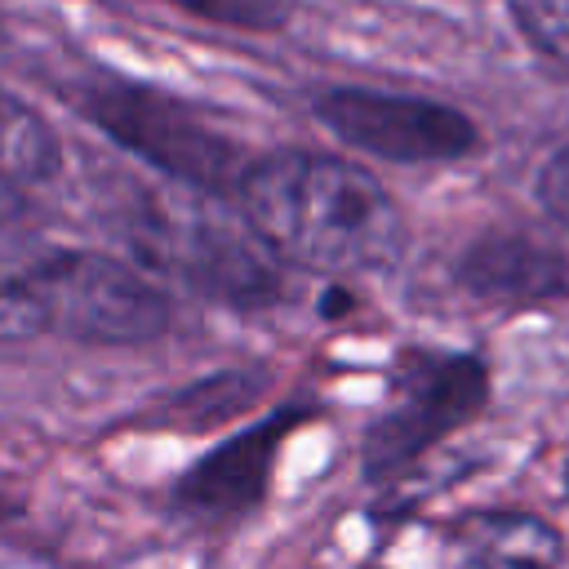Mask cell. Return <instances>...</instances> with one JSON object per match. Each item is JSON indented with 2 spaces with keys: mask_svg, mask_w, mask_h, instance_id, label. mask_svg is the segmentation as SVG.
<instances>
[{
  "mask_svg": "<svg viewBox=\"0 0 569 569\" xmlns=\"http://www.w3.org/2000/svg\"><path fill=\"white\" fill-rule=\"evenodd\" d=\"M236 196L271 253L325 276L382 271L405 249L400 204L351 160L280 151L244 164Z\"/></svg>",
  "mask_w": 569,
  "mask_h": 569,
  "instance_id": "cell-1",
  "label": "cell"
},
{
  "mask_svg": "<svg viewBox=\"0 0 569 569\" xmlns=\"http://www.w3.org/2000/svg\"><path fill=\"white\" fill-rule=\"evenodd\" d=\"M27 284L40 307L44 333L76 342L133 347L169 325L164 293L133 267L89 249L27 253Z\"/></svg>",
  "mask_w": 569,
  "mask_h": 569,
  "instance_id": "cell-2",
  "label": "cell"
},
{
  "mask_svg": "<svg viewBox=\"0 0 569 569\" xmlns=\"http://www.w3.org/2000/svg\"><path fill=\"white\" fill-rule=\"evenodd\" d=\"M84 116L107 138H116L124 151L156 164L173 182H187L200 191H222V187H236L244 173L240 147L227 133H218L196 107H187L160 89L102 84L84 98Z\"/></svg>",
  "mask_w": 569,
  "mask_h": 569,
  "instance_id": "cell-3",
  "label": "cell"
},
{
  "mask_svg": "<svg viewBox=\"0 0 569 569\" xmlns=\"http://www.w3.org/2000/svg\"><path fill=\"white\" fill-rule=\"evenodd\" d=\"M489 396V373L471 351H409L396 369L391 400L365 436L369 476H391L462 427Z\"/></svg>",
  "mask_w": 569,
  "mask_h": 569,
  "instance_id": "cell-4",
  "label": "cell"
},
{
  "mask_svg": "<svg viewBox=\"0 0 569 569\" xmlns=\"http://www.w3.org/2000/svg\"><path fill=\"white\" fill-rule=\"evenodd\" d=\"M316 116L347 147L378 156V160H396V164L458 160V156L476 151V142H480L476 124L462 111L431 102V98L333 89L316 102Z\"/></svg>",
  "mask_w": 569,
  "mask_h": 569,
  "instance_id": "cell-5",
  "label": "cell"
},
{
  "mask_svg": "<svg viewBox=\"0 0 569 569\" xmlns=\"http://www.w3.org/2000/svg\"><path fill=\"white\" fill-rule=\"evenodd\" d=\"M253 240L236 236L213 218H187V213L182 218L151 213V222L138 231V244L156 267L191 280L196 289L222 302H262L276 293V271Z\"/></svg>",
  "mask_w": 569,
  "mask_h": 569,
  "instance_id": "cell-6",
  "label": "cell"
},
{
  "mask_svg": "<svg viewBox=\"0 0 569 569\" xmlns=\"http://www.w3.org/2000/svg\"><path fill=\"white\" fill-rule=\"evenodd\" d=\"M298 413L293 409H280L271 413L267 422L222 440L213 453H204L182 480H178V502L200 511V516H236L244 507H253L262 493H267V476H271V462L284 445V436L293 431Z\"/></svg>",
  "mask_w": 569,
  "mask_h": 569,
  "instance_id": "cell-7",
  "label": "cell"
},
{
  "mask_svg": "<svg viewBox=\"0 0 569 569\" xmlns=\"http://www.w3.org/2000/svg\"><path fill=\"white\" fill-rule=\"evenodd\" d=\"M462 280H467V289H476L485 298H516V302L565 298L569 293V249L547 236H533V231H498L467 249Z\"/></svg>",
  "mask_w": 569,
  "mask_h": 569,
  "instance_id": "cell-8",
  "label": "cell"
},
{
  "mask_svg": "<svg viewBox=\"0 0 569 569\" xmlns=\"http://www.w3.org/2000/svg\"><path fill=\"white\" fill-rule=\"evenodd\" d=\"M560 533L533 511H471L449 529V569H556Z\"/></svg>",
  "mask_w": 569,
  "mask_h": 569,
  "instance_id": "cell-9",
  "label": "cell"
},
{
  "mask_svg": "<svg viewBox=\"0 0 569 569\" xmlns=\"http://www.w3.org/2000/svg\"><path fill=\"white\" fill-rule=\"evenodd\" d=\"M53 173H58V138L27 102L0 89V182L27 187Z\"/></svg>",
  "mask_w": 569,
  "mask_h": 569,
  "instance_id": "cell-10",
  "label": "cell"
},
{
  "mask_svg": "<svg viewBox=\"0 0 569 569\" xmlns=\"http://www.w3.org/2000/svg\"><path fill=\"white\" fill-rule=\"evenodd\" d=\"M4 222L9 213H0V342H22L44 333V325L27 284V253L4 249Z\"/></svg>",
  "mask_w": 569,
  "mask_h": 569,
  "instance_id": "cell-11",
  "label": "cell"
},
{
  "mask_svg": "<svg viewBox=\"0 0 569 569\" xmlns=\"http://www.w3.org/2000/svg\"><path fill=\"white\" fill-rule=\"evenodd\" d=\"M253 382L249 378H213L200 387H187L182 396H173L164 409H156V422H173V427H200L213 418H227L236 409H244L253 400Z\"/></svg>",
  "mask_w": 569,
  "mask_h": 569,
  "instance_id": "cell-12",
  "label": "cell"
},
{
  "mask_svg": "<svg viewBox=\"0 0 569 569\" xmlns=\"http://www.w3.org/2000/svg\"><path fill=\"white\" fill-rule=\"evenodd\" d=\"M520 31L556 62H569V0H511Z\"/></svg>",
  "mask_w": 569,
  "mask_h": 569,
  "instance_id": "cell-13",
  "label": "cell"
},
{
  "mask_svg": "<svg viewBox=\"0 0 569 569\" xmlns=\"http://www.w3.org/2000/svg\"><path fill=\"white\" fill-rule=\"evenodd\" d=\"M169 4L196 18H209V22H231V27H253V31L284 22V0H169Z\"/></svg>",
  "mask_w": 569,
  "mask_h": 569,
  "instance_id": "cell-14",
  "label": "cell"
},
{
  "mask_svg": "<svg viewBox=\"0 0 569 569\" xmlns=\"http://www.w3.org/2000/svg\"><path fill=\"white\" fill-rule=\"evenodd\" d=\"M538 200L547 204V213H551L556 222L569 227V147L547 160V169H542V178H538Z\"/></svg>",
  "mask_w": 569,
  "mask_h": 569,
  "instance_id": "cell-15",
  "label": "cell"
},
{
  "mask_svg": "<svg viewBox=\"0 0 569 569\" xmlns=\"http://www.w3.org/2000/svg\"><path fill=\"white\" fill-rule=\"evenodd\" d=\"M369 569H378V565H369Z\"/></svg>",
  "mask_w": 569,
  "mask_h": 569,
  "instance_id": "cell-16",
  "label": "cell"
},
{
  "mask_svg": "<svg viewBox=\"0 0 569 569\" xmlns=\"http://www.w3.org/2000/svg\"><path fill=\"white\" fill-rule=\"evenodd\" d=\"M0 511H4V507H0Z\"/></svg>",
  "mask_w": 569,
  "mask_h": 569,
  "instance_id": "cell-17",
  "label": "cell"
}]
</instances>
